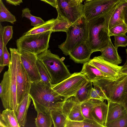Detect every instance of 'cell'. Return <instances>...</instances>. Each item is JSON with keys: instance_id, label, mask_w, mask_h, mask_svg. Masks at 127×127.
Wrapping results in <instances>:
<instances>
[{"instance_id": "6da1fadb", "label": "cell", "mask_w": 127, "mask_h": 127, "mask_svg": "<svg viewBox=\"0 0 127 127\" xmlns=\"http://www.w3.org/2000/svg\"><path fill=\"white\" fill-rule=\"evenodd\" d=\"M29 94L37 112L50 113L51 110L61 109L67 99L41 81L32 83Z\"/></svg>"}, {"instance_id": "7a4b0ae2", "label": "cell", "mask_w": 127, "mask_h": 127, "mask_svg": "<svg viewBox=\"0 0 127 127\" xmlns=\"http://www.w3.org/2000/svg\"><path fill=\"white\" fill-rule=\"evenodd\" d=\"M8 70L4 73L0 84V97L3 107L14 110L16 113L18 105L15 65L11 55Z\"/></svg>"}, {"instance_id": "3957f363", "label": "cell", "mask_w": 127, "mask_h": 127, "mask_svg": "<svg viewBox=\"0 0 127 127\" xmlns=\"http://www.w3.org/2000/svg\"><path fill=\"white\" fill-rule=\"evenodd\" d=\"M66 33V40L58 47L64 54L67 56L78 45L87 41L88 35V21L82 15L71 25Z\"/></svg>"}, {"instance_id": "277c9868", "label": "cell", "mask_w": 127, "mask_h": 127, "mask_svg": "<svg viewBox=\"0 0 127 127\" xmlns=\"http://www.w3.org/2000/svg\"><path fill=\"white\" fill-rule=\"evenodd\" d=\"M105 16H98L88 21L87 43L93 53L100 51L106 47L110 38L106 27Z\"/></svg>"}, {"instance_id": "5b68a950", "label": "cell", "mask_w": 127, "mask_h": 127, "mask_svg": "<svg viewBox=\"0 0 127 127\" xmlns=\"http://www.w3.org/2000/svg\"><path fill=\"white\" fill-rule=\"evenodd\" d=\"M38 60L45 67L51 77L52 84L58 83L71 75L59 57L47 50L37 56Z\"/></svg>"}, {"instance_id": "8992f818", "label": "cell", "mask_w": 127, "mask_h": 127, "mask_svg": "<svg viewBox=\"0 0 127 127\" xmlns=\"http://www.w3.org/2000/svg\"><path fill=\"white\" fill-rule=\"evenodd\" d=\"M127 74H120L114 79L102 78L92 81L100 89L106 100L122 104Z\"/></svg>"}, {"instance_id": "52a82bcc", "label": "cell", "mask_w": 127, "mask_h": 127, "mask_svg": "<svg viewBox=\"0 0 127 127\" xmlns=\"http://www.w3.org/2000/svg\"><path fill=\"white\" fill-rule=\"evenodd\" d=\"M49 31L29 35H23L16 41L18 51L29 52L37 55L48 49L51 34Z\"/></svg>"}, {"instance_id": "ba28073f", "label": "cell", "mask_w": 127, "mask_h": 127, "mask_svg": "<svg viewBox=\"0 0 127 127\" xmlns=\"http://www.w3.org/2000/svg\"><path fill=\"white\" fill-rule=\"evenodd\" d=\"M9 49L15 67L17 97L18 105L25 96L29 94L32 83L23 66L18 49L11 48Z\"/></svg>"}, {"instance_id": "9c48e42d", "label": "cell", "mask_w": 127, "mask_h": 127, "mask_svg": "<svg viewBox=\"0 0 127 127\" xmlns=\"http://www.w3.org/2000/svg\"><path fill=\"white\" fill-rule=\"evenodd\" d=\"M88 81L81 71L75 72L62 81L52 84L51 87L59 95L68 99L74 96Z\"/></svg>"}, {"instance_id": "30bf717a", "label": "cell", "mask_w": 127, "mask_h": 127, "mask_svg": "<svg viewBox=\"0 0 127 127\" xmlns=\"http://www.w3.org/2000/svg\"><path fill=\"white\" fill-rule=\"evenodd\" d=\"M121 0H92L84 5L83 15L88 21L105 15Z\"/></svg>"}, {"instance_id": "8fae6325", "label": "cell", "mask_w": 127, "mask_h": 127, "mask_svg": "<svg viewBox=\"0 0 127 127\" xmlns=\"http://www.w3.org/2000/svg\"><path fill=\"white\" fill-rule=\"evenodd\" d=\"M84 5L75 0H57L56 7L58 16L72 24L83 15Z\"/></svg>"}, {"instance_id": "7c38bea8", "label": "cell", "mask_w": 127, "mask_h": 127, "mask_svg": "<svg viewBox=\"0 0 127 127\" xmlns=\"http://www.w3.org/2000/svg\"><path fill=\"white\" fill-rule=\"evenodd\" d=\"M19 52L23 66L32 82L41 81L36 64L38 60L37 55L24 51Z\"/></svg>"}, {"instance_id": "4fadbf2b", "label": "cell", "mask_w": 127, "mask_h": 127, "mask_svg": "<svg viewBox=\"0 0 127 127\" xmlns=\"http://www.w3.org/2000/svg\"><path fill=\"white\" fill-rule=\"evenodd\" d=\"M81 103L77 101L74 96L67 99L65 101L62 107V110L67 119L79 121L85 119L81 111Z\"/></svg>"}, {"instance_id": "5bb4252c", "label": "cell", "mask_w": 127, "mask_h": 127, "mask_svg": "<svg viewBox=\"0 0 127 127\" xmlns=\"http://www.w3.org/2000/svg\"><path fill=\"white\" fill-rule=\"evenodd\" d=\"M127 0H121L104 16L107 29L109 30L116 25L124 23L122 11Z\"/></svg>"}, {"instance_id": "9a60e30c", "label": "cell", "mask_w": 127, "mask_h": 127, "mask_svg": "<svg viewBox=\"0 0 127 127\" xmlns=\"http://www.w3.org/2000/svg\"><path fill=\"white\" fill-rule=\"evenodd\" d=\"M88 62L103 73L114 78H117L120 75L122 66L109 62L100 56L95 57Z\"/></svg>"}, {"instance_id": "2e32d148", "label": "cell", "mask_w": 127, "mask_h": 127, "mask_svg": "<svg viewBox=\"0 0 127 127\" xmlns=\"http://www.w3.org/2000/svg\"><path fill=\"white\" fill-rule=\"evenodd\" d=\"M93 53L87 41L82 43L75 47L69 54L70 58L76 63H84L90 60Z\"/></svg>"}, {"instance_id": "e0dca14e", "label": "cell", "mask_w": 127, "mask_h": 127, "mask_svg": "<svg viewBox=\"0 0 127 127\" xmlns=\"http://www.w3.org/2000/svg\"><path fill=\"white\" fill-rule=\"evenodd\" d=\"M108 109V105L104 101H99L93 108L90 113L92 120L105 127Z\"/></svg>"}, {"instance_id": "ac0fdd59", "label": "cell", "mask_w": 127, "mask_h": 127, "mask_svg": "<svg viewBox=\"0 0 127 127\" xmlns=\"http://www.w3.org/2000/svg\"><path fill=\"white\" fill-rule=\"evenodd\" d=\"M100 51L101 53L100 56L107 61L117 65L122 63V60L118 54L117 49L112 43L110 38L106 46Z\"/></svg>"}, {"instance_id": "d6986e66", "label": "cell", "mask_w": 127, "mask_h": 127, "mask_svg": "<svg viewBox=\"0 0 127 127\" xmlns=\"http://www.w3.org/2000/svg\"><path fill=\"white\" fill-rule=\"evenodd\" d=\"M107 101L108 109L105 125L127 113V109L122 104L109 100Z\"/></svg>"}, {"instance_id": "ffe728a7", "label": "cell", "mask_w": 127, "mask_h": 127, "mask_svg": "<svg viewBox=\"0 0 127 127\" xmlns=\"http://www.w3.org/2000/svg\"><path fill=\"white\" fill-rule=\"evenodd\" d=\"M81 71L88 80L92 82L103 78L115 79L103 73L88 62L84 63Z\"/></svg>"}, {"instance_id": "44dd1931", "label": "cell", "mask_w": 127, "mask_h": 127, "mask_svg": "<svg viewBox=\"0 0 127 127\" xmlns=\"http://www.w3.org/2000/svg\"><path fill=\"white\" fill-rule=\"evenodd\" d=\"M31 99L28 94L18 105L16 115L20 127H24L26 125L27 112Z\"/></svg>"}, {"instance_id": "7402d4cb", "label": "cell", "mask_w": 127, "mask_h": 127, "mask_svg": "<svg viewBox=\"0 0 127 127\" xmlns=\"http://www.w3.org/2000/svg\"><path fill=\"white\" fill-rule=\"evenodd\" d=\"M1 127H20L14 110L5 109L0 114Z\"/></svg>"}, {"instance_id": "603a6c76", "label": "cell", "mask_w": 127, "mask_h": 127, "mask_svg": "<svg viewBox=\"0 0 127 127\" xmlns=\"http://www.w3.org/2000/svg\"><path fill=\"white\" fill-rule=\"evenodd\" d=\"M57 19H52L46 22L43 24L38 26L34 27L28 31L24 33L25 35L38 34L49 31H51L53 26L56 23Z\"/></svg>"}, {"instance_id": "cb8c5ba5", "label": "cell", "mask_w": 127, "mask_h": 127, "mask_svg": "<svg viewBox=\"0 0 127 127\" xmlns=\"http://www.w3.org/2000/svg\"><path fill=\"white\" fill-rule=\"evenodd\" d=\"M50 114L54 127H65L67 119L63 112L62 108L51 110Z\"/></svg>"}, {"instance_id": "d4e9b609", "label": "cell", "mask_w": 127, "mask_h": 127, "mask_svg": "<svg viewBox=\"0 0 127 127\" xmlns=\"http://www.w3.org/2000/svg\"><path fill=\"white\" fill-rule=\"evenodd\" d=\"M92 85V82L89 80L74 96L75 99L81 103L89 99L90 94Z\"/></svg>"}, {"instance_id": "484cf974", "label": "cell", "mask_w": 127, "mask_h": 127, "mask_svg": "<svg viewBox=\"0 0 127 127\" xmlns=\"http://www.w3.org/2000/svg\"><path fill=\"white\" fill-rule=\"evenodd\" d=\"M35 123L37 127H51L53 123L50 113H46L41 112H37Z\"/></svg>"}, {"instance_id": "4316f807", "label": "cell", "mask_w": 127, "mask_h": 127, "mask_svg": "<svg viewBox=\"0 0 127 127\" xmlns=\"http://www.w3.org/2000/svg\"><path fill=\"white\" fill-rule=\"evenodd\" d=\"M102 127L94 120L88 119L79 121H72L67 119L65 126V127Z\"/></svg>"}, {"instance_id": "83f0119b", "label": "cell", "mask_w": 127, "mask_h": 127, "mask_svg": "<svg viewBox=\"0 0 127 127\" xmlns=\"http://www.w3.org/2000/svg\"><path fill=\"white\" fill-rule=\"evenodd\" d=\"M15 16L7 9L2 1L0 0V22H7L13 24L16 21Z\"/></svg>"}, {"instance_id": "f1b7e54d", "label": "cell", "mask_w": 127, "mask_h": 127, "mask_svg": "<svg viewBox=\"0 0 127 127\" xmlns=\"http://www.w3.org/2000/svg\"><path fill=\"white\" fill-rule=\"evenodd\" d=\"M36 64L41 81L45 84L51 87L52 84L51 79L44 65L38 60L37 61Z\"/></svg>"}, {"instance_id": "f546056e", "label": "cell", "mask_w": 127, "mask_h": 127, "mask_svg": "<svg viewBox=\"0 0 127 127\" xmlns=\"http://www.w3.org/2000/svg\"><path fill=\"white\" fill-rule=\"evenodd\" d=\"M99 101L97 100L91 99L81 103V111L85 119H92L90 116V112L93 107Z\"/></svg>"}, {"instance_id": "4dcf8cb0", "label": "cell", "mask_w": 127, "mask_h": 127, "mask_svg": "<svg viewBox=\"0 0 127 127\" xmlns=\"http://www.w3.org/2000/svg\"><path fill=\"white\" fill-rule=\"evenodd\" d=\"M57 22L53 27L51 31L53 32H66L72 24L67 20L58 16Z\"/></svg>"}, {"instance_id": "1f68e13d", "label": "cell", "mask_w": 127, "mask_h": 127, "mask_svg": "<svg viewBox=\"0 0 127 127\" xmlns=\"http://www.w3.org/2000/svg\"><path fill=\"white\" fill-rule=\"evenodd\" d=\"M22 11V16L29 19L31 21V25L34 27L38 26L45 22L41 18L32 15L31 13L30 10L28 8L24 9Z\"/></svg>"}, {"instance_id": "d6a6232c", "label": "cell", "mask_w": 127, "mask_h": 127, "mask_svg": "<svg viewBox=\"0 0 127 127\" xmlns=\"http://www.w3.org/2000/svg\"><path fill=\"white\" fill-rule=\"evenodd\" d=\"M94 87L91 89L89 95V99L97 100L104 101L106 98L100 88L95 84L92 83Z\"/></svg>"}, {"instance_id": "836d02e7", "label": "cell", "mask_w": 127, "mask_h": 127, "mask_svg": "<svg viewBox=\"0 0 127 127\" xmlns=\"http://www.w3.org/2000/svg\"><path fill=\"white\" fill-rule=\"evenodd\" d=\"M127 32V25L125 23L115 26L109 31V36L126 34Z\"/></svg>"}, {"instance_id": "e575fe53", "label": "cell", "mask_w": 127, "mask_h": 127, "mask_svg": "<svg viewBox=\"0 0 127 127\" xmlns=\"http://www.w3.org/2000/svg\"><path fill=\"white\" fill-rule=\"evenodd\" d=\"M105 127H127V113L117 119L106 124Z\"/></svg>"}, {"instance_id": "d590c367", "label": "cell", "mask_w": 127, "mask_h": 127, "mask_svg": "<svg viewBox=\"0 0 127 127\" xmlns=\"http://www.w3.org/2000/svg\"><path fill=\"white\" fill-rule=\"evenodd\" d=\"M13 27L8 26L3 27L2 38L4 44L6 45L12 38L13 33Z\"/></svg>"}, {"instance_id": "8d00e7d4", "label": "cell", "mask_w": 127, "mask_h": 127, "mask_svg": "<svg viewBox=\"0 0 127 127\" xmlns=\"http://www.w3.org/2000/svg\"><path fill=\"white\" fill-rule=\"evenodd\" d=\"M114 36L115 46L117 49L119 47H126L127 46V36L126 34Z\"/></svg>"}, {"instance_id": "74e56055", "label": "cell", "mask_w": 127, "mask_h": 127, "mask_svg": "<svg viewBox=\"0 0 127 127\" xmlns=\"http://www.w3.org/2000/svg\"><path fill=\"white\" fill-rule=\"evenodd\" d=\"M3 27L0 24V65H3V55L4 43L2 38Z\"/></svg>"}, {"instance_id": "f35d334b", "label": "cell", "mask_w": 127, "mask_h": 127, "mask_svg": "<svg viewBox=\"0 0 127 127\" xmlns=\"http://www.w3.org/2000/svg\"><path fill=\"white\" fill-rule=\"evenodd\" d=\"M6 46L4 44V45L3 55V65L7 66L8 67L10 62V54L8 51Z\"/></svg>"}, {"instance_id": "ab89813d", "label": "cell", "mask_w": 127, "mask_h": 127, "mask_svg": "<svg viewBox=\"0 0 127 127\" xmlns=\"http://www.w3.org/2000/svg\"><path fill=\"white\" fill-rule=\"evenodd\" d=\"M122 104L127 109V81L124 86L122 99Z\"/></svg>"}, {"instance_id": "60d3db41", "label": "cell", "mask_w": 127, "mask_h": 127, "mask_svg": "<svg viewBox=\"0 0 127 127\" xmlns=\"http://www.w3.org/2000/svg\"><path fill=\"white\" fill-rule=\"evenodd\" d=\"M124 23L127 25V2L122 11Z\"/></svg>"}, {"instance_id": "b9f144b4", "label": "cell", "mask_w": 127, "mask_h": 127, "mask_svg": "<svg viewBox=\"0 0 127 127\" xmlns=\"http://www.w3.org/2000/svg\"><path fill=\"white\" fill-rule=\"evenodd\" d=\"M6 2L9 4L14 5H20V4L22 2V0H5Z\"/></svg>"}, {"instance_id": "7bdbcfd3", "label": "cell", "mask_w": 127, "mask_h": 127, "mask_svg": "<svg viewBox=\"0 0 127 127\" xmlns=\"http://www.w3.org/2000/svg\"><path fill=\"white\" fill-rule=\"evenodd\" d=\"M47 3L53 7L56 8L57 0H40Z\"/></svg>"}, {"instance_id": "ee69618b", "label": "cell", "mask_w": 127, "mask_h": 127, "mask_svg": "<svg viewBox=\"0 0 127 127\" xmlns=\"http://www.w3.org/2000/svg\"><path fill=\"white\" fill-rule=\"evenodd\" d=\"M120 74H127V64L124 65L122 66L120 70Z\"/></svg>"}, {"instance_id": "f6af8a7d", "label": "cell", "mask_w": 127, "mask_h": 127, "mask_svg": "<svg viewBox=\"0 0 127 127\" xmlns=\"http://www.w3.org/2000/svg\"><path fill=\"white\" fill-rule=\"evenodd\" d=\"M5 66L4 65H0V73H1L3 69Z\"/></svg>"}, {"instance_id": "bcb514c9", "label": "cell", "mask_w": 127, "mask_h": 127, "mask_svg": "<svg viewBox=\"0 0 127 127\" xmlns=\"http://www.w3.org/2000/svg\"><path fill=\"white\" fill-rule=\"evenodd\" d=\"M126 53L127 54V59H126V62L125 63V64H124V65H125L127 64V48L126 49Z\"/></svg>"}, {"instance_id": "7dc6e473", "label": "cell", "mask_w": 127, "mask_h": 127, "mask_svg": "<svg viewBox=\"0 0 127 127\" xmlns=\"http://www.w3.org/2000/svg\"><path fill=\"white\" fill-rule=\"evenodd\" d=\"M75 0L81 2H82L83 1V0Z\"/></svg>"}, {"instance_id": "c3c4849f", "label": "cell", "mask_w": 127, "mask_h": 127, "mask_svg": "<svg viewBox=\"0 0 127 127\" xmlns=\"http://www.w3.org/2000/svg\"><path fill=\"white\" fill-rule=\"evenodd\" d=\"M86 0V1H90L92 0Z\"/></svg>"}]
</instances>
